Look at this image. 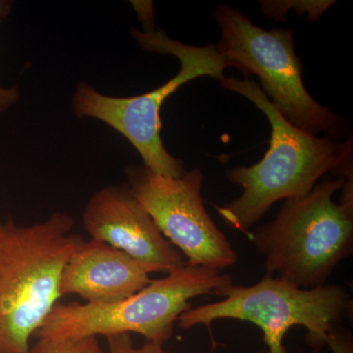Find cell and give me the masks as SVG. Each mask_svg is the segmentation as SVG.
Wrapping results in <instances>:
<instances>
[{
  "label": "cell",
  "instance_id": "cell-1",
  "mask_svg": "<svg viewBox=\"0 0 353 353\" xmlns=\"http://www.w3.org/2000/svg\"><path fill=\"white\" fill-rule=\"evenodd\" d=\"M221 87L243 95L266 116L270 148L259 163L228 169L230 182L243 188L240 197L217 206L227 226L248 236L276 202L308 194L326 175L353 180L352 138L339 141L301 131L281 115L256 83L224 78Z\"/></svg>",
  "mask_w": 353,
  "mask_h": 353
},
{
  "label": "cell",
  "instance_id": "cell-2",
  "mask_svg": "<svg viewBox=\"0 0 353 353\" xmlns=\"http://www.w3.org/2000/svg\"><path fill=\"white\" fill-rule=\"evenodd\" d=\"M216 296L223 299L188 309L176 323L183 330L205 327L213 348V323L239 320L261 330L267 352L259 353H318L353 311L352 297L343 285L301 289L268 275L248 287L228 285Z\"/></svg>",
  "mask_w": 353,
  "mask_h": 353
},
{
  "label": "cell",
  "instance_id": "cell-3",
  "mask_svg": "<svg viewBox=\"0 0 353 353\" xmlns=\"http://www.w3.org/2000/svg\"><path fill=\"white\" fill-rule=\"evenodd\" d=\"M75 220L55 212L19 226L9 215L0 236V353H30L32 336L61 299L62 273L83 241Z\"/></svg>",
  "mask_w": 353,
  "mask_h": 353
},
{
  "label": "cell",
  "instance_id": "cell-4",
  "mask_svg": "<svg viewBox=\"0 0 353 353\" xmlns=\"http://www.w3.org/2000/svg\"><path fill=\"white\" fill-rule=\"evenodd\" d=\"M345 182L324 179L306 196L285 201L273 220L248 234L264 260L265 275L314 289L352 255L353 210L334 201Z\"/></svg>",
  "mask_w": 353,
  "mask_h": 353
},
{
  "label": "cell",
  "instance_id": "cell-5",
  "mask_svg": "<svg viewBox=\"0 0 353 353\" xmlns=\"http://www.w3.org/2000/svg\"><path fill=\"white\" fill-rule=\"evenodd\" d=\"M232 284L227 274L185 262L117 303H58L34 336L38 340H82L137 334L146 341L164 345L180 316L192 307V299L216 296Z\"/></svg>",
  "mask_w": 353,
  "mask_h": 353
},
{
  "label": "cell",
  "instance_id": "cell-6",
  "mask_svg": "<svg viewBox=\"0 0 353 353\" xmlns=\"http://www.w3.org/2000/svg\"><path fill=\"white\" fill-rule=\"evenodd\" d=\"M131 32L143 50L178 58L180 72L157 90L131 97H109L87 83H81L72 99L74 111L79 117L101 121L120 132L153 173L182 176L185 172V164L172 157L162 141L160 110L164 101L190 81L199 77L219 81L224 78L226 61L215 44L201 48L188 46L169 38L161 30L143 32L132 28Z\"/></svg>",
  "mask_w": 353,
  "mask_h": 353
},
{
  "label": "cell",
  "instance_id": "cell-7",
  "mask_svg": "<svg viewBox=\"0 0 353 353\" xmlns=\"http://www.w3.org/2000/svg\"><path fill=\"white\" fill-rule=\"evenodd\" d=\"M213 16L221 29L215 46L228 68H238L245 79L259 77L262 92L288 122L314 136L324 132L336 139L347 132L343 118L315 101L304 87L292 30L266 31L228 4L216 6Z\"/></svg>",
  "mask_w": 353,
  "mask_h": 353
},
{
  "label": "cell",
  "instance_id": "cell-8",
  "mask_svg": "<svg viewBox=\"0 0 353 353\" xmlns=\"http://www.w3.org/2000/svg\"><path fill=\"white\" fill-rule=\"evenodd\" d=\"M126 173L132 194L188 264L220 272L236 264L238 253L204 206L201 169L167 176L132 165Z\"/></svg>",
  "mask_w": 353,
  "mask_h": 353
},
{
  "label": "cell",
  "instance_id": "cell-9",
  "mask_svg": "<svg viewBox=\"0 0 353 353\" xmlns=\"http://www.w3.org/2000/svg\"><path fill=\"white\" fill-rule=\"evenodd\" d=\"M83 225L90 240L126 253L150 274H168L185 263L129 185H108L94 192L83 211Z\"/></svg>",
  "mask_w": 353,
  "mask_h": 353
},
{
  "label": "cell",
  "instance_id": "cell-10",
  "mask_svg": "<svg viewBox=\"0 0 353 353\" xmlns=\"http://www.w3.org/2000/svg\"><path fill=\"white\" fill-rule=\"evenodd\" d=\"M150 272L117 248L90 240L77 246L62 273V296H78L102 305L122 301L150 282Z\"/></svg>",
  "mask_w": 353,
  "mask_h": 353
},
{
  "label": "cell",
  "instance_id": "cell-11",
  "mask_svg": "<svg viewBox=\"0 0 353 353\" xmlns=\"http://www.w3.org/2000/svg\"><path fill=\"white\" fill-rule=\"evenodd\" d=\"M101 350L97 338L82 340L39 339L30 353H99Z\"/></svg>",
  "mask_w": 353,
  "mask_h": 353
},
{
  "label": "cell",
  "instance_id": "cell-12",
  "mask_svg": "<svg viewBox=\"0 0 353 353\" xmlns=\"http://www.w3.org/2000/svg\"><path fill=\"white\" fill-rule=\"evenodd\" d=\"M106 348L99 353H172L162 343L145 341L143 345H134L132 334H120L106 336Z\"/></svg>",
  "mask_w": 353,
  "mask_h": 353
},
{
  "label": "cell",
  "instance_id": "cell-13",
  "mask_svg": "<svg viewBox=\"0 0 353 353\" xmlns=\"http://www.w3.org/2000/svg\"><path fill=\"white\" fill-rule=\"evenodd\" d=\"M336 1H260L262 12L264 14L280 9L294 8L299 14L307 13L308 21H316L323 13L333 6Z\"/></svg>",
  "mask_w": 353,
  "mask_h": 353
},
{
  "label": "cell",
  "instance_id": "cell-14",
  "mask_svg": "<svg viewBox=\"0 0 353 353\" xmlns=\"http://www.w3.org/2000/svg\"><path fill=\"white\" fill-rule=\"evenodd\" d=\"M327 345L332 353H353V336L350 330L336 327L330 334Z\"/></svg>",
  "mask_w": 353,
  "mask_h": 353
},
{
  "label": "cell",
  "instance_id": "cell-15",
  "mask_svg": "<svg viewBox=\"0 0 353 353\" xmlns=\"http://www.w3.org/2000/svg\"><path fill=\"white\" fill-rule=\"evenodd\" d=\"M11 3L0 0V19L10 12ZM20 99V92L16 87L4 88L0 85V114L15 105Z\"/></svg>",
  "mask_w": 353,
  "mask_h": 353
},
{
  "label": "cell",
  "instance_id": "cell-16",
  "mask_svg": "<svg viewBox=\"0 0 353 353\" xmlns=\"http://www.w3.org/2000/svg\"><path fill=\"white\" fill-rule=\"evenodd\" d=\"M132 6L138 13L139 21L143 27V32L155 31L154 11H153L152 2L150 1H132Z\"/></svg>",
  "mask_w": 353,
  "mask_h": 353
},
{
  "label": "cell",
  "instance_id": "cell-17",
  "mask_svg": "<svg viewBox=\"0 0 353 353\" xmlns=\"http://www.w3.org/2000/svg\"><path fill=\"white\" fill-rule=\"evenodd\" d=\"M2 226H3V224H1V223H0V236H1L2 233Z\"/></svg>",
  "mask_w": 353,
  "mask_h": 353
}]
</instances>
